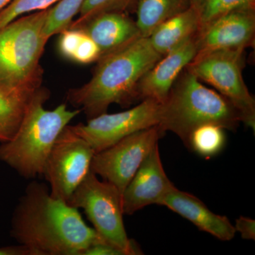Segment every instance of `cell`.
Wrapping results in <instances>:
<instances>
[{"label": "cell", "mask_w": 255, "mask_h": 255, "mask_svg": "<svg viewBox=\"0 0 255 255\" xmlns=\"http://www.w3.org/2000/svg\"><path fill=\"white\" fill-rule=\"evenodd\" d=\"M10 232L31 255H82L90 246L107 243L87 226L78 209L53 198L49 187L37 181L20 197Z\"/></svg>", "instance_id": "cell-1"}, {"label": "cell", "mask_w": 255, "mask_h": 255, "mask_svg": "<svg viewBox=\"0 0 255 255\" xmlns=\"http://www.w3.org/2000/svg\"><path fill=\"white\" fill-rule=\"evenodd\" d=\"M162 55L148 38L140 37L97 60L90 81L72 89L68 100L90 119L107 113L113 104L128 107L138 101L137 85Z\"/></svg>", "instance_id": "cell-2"}, {"label": "cell", "mask_w": 255, "mask_h": 255, "mask_svg": "<svg viewBox=\"0 0 255 255\" xmlns=\"http://www.w3.org/2000/svg\"><path fill=\"white\" fill-rule=\"evenodd\" d=\"M49 98L40 87L32 97L21 125L12 139L0 144V161L26 179L43 175L47 157L57 137L81 110H68L62 104L53 110L44 108Z\"/></svg>", "instance_id": "cell-3"}, {"label": "cell", "mask_w": 255, "mask_h": 255, "mask_svg": "<svg viewBox=\"0 0 255 255\" xmlns=\"http://www.w3.org/2000/svg\"><path fill=\"white\" fill-rule=\"evenodd\" d=\"M162 105L163 115L159 127L164 132H174L187 147L196 128L214 124L235 131L241 123L239 112L229 101L204 86L186 68Z\"/></svg>", "instance_id": "cell-4"}, {"label": "cell", "mask_w": 255, "mask_h": 255, "mask_svg": "<svg viewBox=\"0 0 255 255\" xmlns=\"http://www.w3.org/2000/svg\"><path fill=\"white\" fill-rule=\"evenodd\" d=\"M50 8L20 16L0 29V80L23 88L41 87L40 61L48 41L43 28Z\"/></svg>", "instance_id": "cell-5"}, {"label": "cell", "mask_w": 255, "mask_h": 255, "mask_svg": "<svg viewBox=\"0 0 255 255\" xmlns=\"http://www.w3.org/2000/svg\"><path fill=\"white\" fill-rule=\"evenodd\" d=\"M67 204L83 210L94 229L109 244L127 255L143 254L136 243L128 237L124 223L122 194L113 184L100 180L90 170Z\"/></svg>", "instance_id": "cell-6"}, {"label": "cell", "mask_w": 255, "mask_h": 255, "mask_svg": "<svg viewBox=\"0 0 255 255\" xmlns=\"http://www.w3.org/2000/svg\"><path fill=\"white\" fill-rule=\"evenodd\" d=\"M245 66L246 49L238 48L196 55L186 69L229 101L239 112L242 123L255 132V100L243 78Z\"/></svg>", "instance_id": "cell-7"}, {"label": "cell", "mask_w": 255, "mask_h": 255, "mask_svg": "<svg viewBox=\"0 0 255 255\" xmlns=\"http://www.w3.org/2000/svg\"><path fill=\"white\" fill-rule=\"evenodd\" d=\"M95 154L88 142L67 126L57 137L43 169L50 195L67 202L90 172Z\"/></svg>", "instance_id": "cell-8"}, {"label": "cell", "mask_w": 255, "mask_h": 255, "mask_svg": "<svg viewBox=\"0 0 255 255\" xmlns=\"http://www.w3.org/2000/svg\"><path fill=\"white\" fill-rule=\"evenodd\" d=\"M162 115V104L144 100L130 110L119 113L103 114L89 119L86 124L80 123L69 127L88 142L96 154L134 132L159 127Z\"/></svg>", "instance_id": "cell-9"}, {"label": "cell", "mask_w": 255, "mask_h": 255, "mask_svg": "<svg viewBox=\"0 0 255 255\" xmlns=\"http://www.w3.org/2000/svg\"><path fill=\"white\" fill-rule=\"evenodd\" d=\"M164 133L160 128L155 127L128 135L95 154L90 170L102 180L113 184L122 194Z\"/></svg>", "instance_id": "cell-10"}, {"label": "cell", "mask_w": 255, "mask_h": 255, "mask_svg": "<svg viewBox=\"0 0 255 255\" xmlns=\"http://www.w3.org/2000/svg\"><path fill=\"white\" fill-rule=\"evenodd\" d=\"M255 38V7L233 10L199 31L196 55L218 50L246 49L254 47Z\"/></svg>", "instance_id": "cell-11"}, {"label": "cell", "mask_w": 255, "mask_h": 255, "mask_svg": "<svg viewBox=\"0 0 255 255\" xmlns=\"http://www.w3.org/2000/svg\"><path fill=\"white\" fill-rule=\"evenodd\" d=\"M175 186L166 174L158 144L140 164L122 194L124 214L132 215L146 206L157 204Z\"/></svg>", "instance_id": "cell-12"}, {"label": "cell", "mask_w": 255, "mask_h": 255, "mask_svg": "<svg viewBox=\"0 0 255 255\" xmlns=\"http://www.w3.org/2000/svg\"><path fill=\"white\" fill-rule=\"evenodd\" d=\"M196 36L162 57L142 76L137 85V100L165 102L178 77L195 57Z\"/></svg>", "instance_id": "cell-13"}, {"label": "cell", "mask_w": 255, "mask_h": 255, "mask_svg": "<svg viewBox=\"0 0 255 255\" xmlns=\"http://www.w3.org/2000/svg\"><path fill=\"white\" fill-rule=\"evenodd\" d=\"M158 205L165 206L192 223L200 231L222 241H230L236 229L226 216L214 214L195 196L174 187Z\"/></svg>", "instance_id": "cell-14"}, {"label": "cell", "mask_w": 255, "mask_h": 255, "mask_svg": "<svg viewBox=\"0 0 255 255\" xmlns=\"http://www.w3.org/2000/svg\"><path fill=\"white\" fill-rule=\"evenodd\" d=\"M100 48L101 57L118 50L142 37L136 21L124 12L98 15L78 28Z\"/></svg>", "instance_id": "cell-15"}, {"label": "cell", "mask_w": 255, "mask_h": 255, "mask_svg": "<svg viewBox=\"0 0 255 255\" xmlns=\"http://www.w3.org/2000/svg\"><path fill=\"white\" fill-rule=\"evenodd\" d=\"M199 16L192 6L169 18L147 37L151 46L162 57L167 55L200 31Z\"/></svg>", "instance_id": "cell-16"}, {"label": "cell", "mask_w": 255, "mask_h": 255, "mask_svg": "<svg viewBox=\"0 0 255 255\" xmlns=\"http://www.w3.org/2000/svg\"><path fill=\"white\" fill-rule=\"evenodd\" d=\"M38 89L16 87L0 80V142L9 141L14 136Z\"/></svg>", "instance_id": "cell-17"}, {"label": "cell", "mask_w": 255, "mask_h": 255, "mask_svg": "<svg viewBox=\"0 0 255 255\" xmlns=\"http://www.w3.org/2000/svg\"><path fill=\"white\" fill-rule=\"evenodd\" d=\"M190 6V0H140L136 6L135 21L141 36H150L161 23Z\"/></svg>", "instance_id": "cell-18"}, {"label": "cell", "mask_w": 255, "mask_h": 255, "mask_svg": "<svg viewBox=\"0 0 255 255\" xmlns=\"http://www.w3.org/2000/svg\"><path fill=\"white\" fill-rule=\"evenodd\" d=\"M224 130L214 124L196 128L191 133L188 148L206 158L218 155L226 143Z\"/></svg>", "instance_id": "cell-19"}, {"label": "cell", "mask_w": 255, "mask_h": 255, "mask_svg": "<svg viewBox=\"0 0 255 255\" xmlns=\"http://www.w3.org/2000/svg\"><path fill=\"white\" fill-rule=\"evenodd\" d=\"M200 21V31L230 11L255 7V0H190Z\"/></svg>", "instance_id": "cell-20"}, {"label": "cell", "mask_w": 255, "mask_h": 255, "mask_svg": "<svg viewBox=\"0 0 255 255\" xmlns=\"http://www.w3.org/2000/svg\"><path fill=\"white\" fill-rule=\"evenodd\" d=\"M85 0H60L48 11L43 34L49 40L70 26Z\"/></svg>", "instance_id": "cell-21"}, {"label": "cell", "mask_w": 255, "mask_h": 255, "mask_svg": "<svg viewBox=\"0 0 255 255\" xmlns=\"http://www.w3.org/2000/svg\"><path fill=\"white\" fill-rule=\"evenodd\" d=\"M140 0H85L78 12V17L68 28H78L98 15L110 12L127 13L136 8Z\"/></svg>", "instance_id": "cell-22"}, {"label": "cell", "mask_w": 255, "mask_h": 255, "mask_svg": "<svg viewBox=\"0 0 255 255\" xmlns=\"http://www.w3.org/2000/svg\"><path fill=\"white\" fill-rule=\"evenodd\" d=\"M60 0H12L0 11V29L27 13L41 11L54 6Z\"/></svg>", "instance_id": "cell-23"}, {"label": "cell", "mask_w": 255, "mask_h": 255, "mask_svg": "<svg viewBox=\"0 0 255 255\" xmlns=\"http://www.w3.org/2000/svg\"><path fill=\"white\" fill-rule=\"evenodd\" d=\"M84 33L80 28H66L58 33V51L63 58L73 60Z\"/></svg>", "instance_id": "cell-24"}, {"label": "cell", "mask_w": 255, "mask_h": 255, "mask_svg": "<svg viewBox=\"0 0 255 255\" xmlns=\"http://www.w3.org/2000/svg\"><path fill=\"white\" fill-rule=\"evenodd\" d=\"M101 55H102L100 48L96 44L95 42L85 33L72 61L87 65L97 62L101 58Z\"/></svg>", "instance_id": "cell-25"}, {"label": "cell", "mask_w": 255, "mask_h": 255, "mask_svg": "<svg viewBox=\"0 0 255 255\" xmlns=\"http://www.w3.org/2000/svg\"><path fill=\"white\" fill-rule=\"evenodd\" d=\"M234 228L236 232L241 233L243 239L255 241V220L241 216L236 220Z\"/></svg>", "instance_id": "cell-26"}, {"label": "cell", "mask_w": 255, "mask_h": 255, "mask_svg": "<svg viewBox=\"0 0 255 255\" xmlns=\"http://www.w3.org/2000/svg\"><path fill=\"white\" fill-rule=\"evenodd\" d=\"M82 255H127L122 250L108 243H97L87 248Z\"/></svg>", "instance_id": "cell-27"}, {"label": "cell", "mask_w": 255, "mask_h": 255, "mask_svg": "<svg viewBox=\"0 0 255 255\" xmlns=\"http://www.w3.org/2000/svg\"><path fill=\"white\" fill-rule=\"evenodd\" d=\"M0 255H31L26 247L21 246L0 247Z\"/></svg>", "instance_id": "cell-28"}, {"label": "cell", "mask_w": 255, "mask_h": 255, "mask_svg": "<svg viewBox=\"0 0 255 255\" xmlns=\"http://www.w3.org/2000/svg\"><path fill=\"white\" fill-rule=\"evenodd\" d=\"M12 0H0V11L7 6Z\"/></svg>", "instance_id": "cell-29"}]
</instances>
